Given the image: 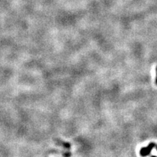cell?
<instances>
[{
  "label": "cell",
  "instance_id": "1",
  "mask_svg": "<svg viewBox=\"0 0 157 157\" xmlns=\"http://www.w3.org/2000/svg\"><path fill=\"white\" fill-rule=\"evenodd\" d=\"M156 146V144L154 143H150L147 147H144V148H141L140 153L142 156H148L150 154V153L151 152V150H153V148Z\"/></svg>",
  "mask_w": 157,
  "mask_h": 157
},
{
  "label": "cell",
  "instance_id": "3",
  "mask_svg": "<svg viewBox=\"0 0 157 157\" xmlns=\"http://www.w3.org/2000/svg\"><path fill=\"white\" fill-rule=\"evenodd\" d=\"M150 157H157L156 156H154V155H153V156H151Z\"/></svg>",
  "mask_w": 157,
  "mask_h": 157
},
{
  "label": "cell",
  "instance_id": "2",
  "mask_svg": "<svg viewBox=\"0 0 157 157\" xmlns=\"http://www.w3.org/2000/svg\"><path fill=\"white\" fill-rule=\"evenodd\" d=\"M156 83L157 85V67H156Z\"/></svg>",
  "mask_w": 157,
  "mask_h": 157
},
{
  "label": "cell",
  "instance_id": "4",
  "mask_svg": "<svg viewBox=\"0 0 157 157\" xmlns=\"http://www.w3.org/2000/svg\"><path fill=\"white\" fill-rule=\"evenodd\" d=\"M156 150H157V145H156Z\"/></svg>",
  "mask_w": 157,
  "mask_h": 157
}]
</instances>
